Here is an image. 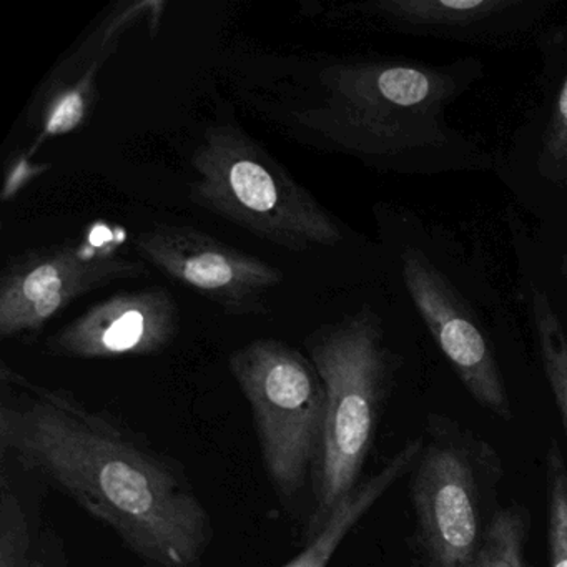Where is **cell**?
<instances>
[{"instance_id":"cell-3","label":"cell","mask_w":567,"mask_h":567,"mask_svg":"<svg viewBox=\"0 0 567 567\" xmlns=\"http://www.w3.org/2000/svg\"><path fill=\"white\" fill-rule=\"evenodd\" d=\"M305 348L327 391L323 450L313 480L311 536L363 481L361 474L390 391L393 357L384 343L381 318L370 307L321 324L308 334Z\"/></svg>"},{"instance_id":"cell-17","label":"cell","mask_w":567,"mask_h":567,"mask_svg":"<svg viewBox=\"0 0 567 567\" xmlns=\"http://www.w3.org/2000/svg\"><path fill=\"white\" fill-rule=\"evenodd\" d=\"M549 567H567V464L556 440L546 454Z\"/></svg>"},{"instance_id":"cell-11","label":"cell","mask_w":567,"mask_h":567,"mask_svg":"<svg viewBox=\"0 0 567 567\" xmlns=\"http://www.w3.org/2000/svg\"><path fill=\"white\" fill-rule=\"evenodd\" d=\"M158 6L162 2L121 6L87 41L79 45L78 51L58 65L32 107V121L39 131L32 151H38L49 138L72 134L91 118L97 105V82L102 68L131 29L144 19L162 14V9L148 12Z\"/></svg>"},{"instance_id":"cell-2","label":"cell","mask_w":567,"mask_h":567,"mask_svg":"<svg viewBox=\"0 0 567 567\" xmlns=\"http://www.w3.org/2000/svg\"><path fill=\"white\" fill-rule=\"evenodd\" d=\"M474 69V62L331 65L321 74V101L295 112V118L331 147L374 167L424 171L423 162L444 164L451 152L470 151L447 124L446 111L473 81Z\"/></svg>"},{"instance_id":"cell-10","label":"cell","mask_w":567,"mask_h":567,"mask_svg":"<svg viewBox=\"0 0 567 567\" xmlns=\"http://www.w3.org/2000/svg\"><path fill=\"white\" fill-rule=\"evenodd\" d=\"M181 330V310L167 288L121 291L92 305L45 343L71 360L147 357L165 350Z\"/></svg>"},{"instance_id":"cell-5","label":"cell","mask_w":567,"mask_h":567,"mask_svg":"<svg viewBox=\"0 0 567 567\" xmlns=\"http://www.w3.org/2000/svg\"><path fill=\"white\" fill-rule=\"evenodd\" d=\"M411 470L417 567H473L496 511V451L451 417H427Z\"/></svg>"},{"instance_id":"cell-15","label":"cell","mask_w":567,"mask_h":567,"mask_svg":"<svg viewBox=\"0 0 567 567\" xmlns=\"http://www.w3.org/2000/svg\"><path fill=\"white\" fill-rule=\"evenodd\" d=\"M530 313L544 373L553 391L567 440V334L544 291H534Z\"/></svg>"},{"instance_id":"cell-4","label":"cell","mask_w":567,"mask_h":567,"mask_svg":"<svg viewBox=\"0 0 567 567\" xmlns=\"http://www.w3.org/2000/svg\"><path fill=\"white\" fill-rule=\"evenodd\" d=\"M192 167L190 200L268 244L305 254L343 240L317 198L237 125L208 128Z\"/></svg>"},{"instance_id":"cell-18","label":"cell","mask_w":567,"mask_h":567,"mask_svg":"<svg viewBox=\"0 0 567 567\" xmlns=\"http://www.w3.org/2000/svg\"><path fill=\"white\" fill-rule=\"evenodd\" d=\"M540 167L556 181L567 178V78L560 85L549 125L543 138Z\"/></svg>"},{"instance_id":"cell-12","label":"cell","mask_w":567,"mask_h":567,"mask_svg":"<svg viewBox=\"0 0 567 567\" xmlns=\"http://www.w3.org/2000/svg\"><path fill=\"white\" fill-rule=\"evenodd\" d=\"M530 8L524 0H377L350 9L406 34L473 42L526 22Z\"/></svg>"},{"instance_id":"cell-7","label":"cell","mask_w":567,"mask_h":567,"mask_svg":"<svg viewBox=\"0 0 567 567\" xmlns=\"http://www.w3.org/2000/svg\"><path fill=\"white\" fill-rule=\"evenodd\" d=\"M147 275L142 261L87 245H55L19 255L0 277V337L38 334L79 298Z\"/></svg>"},{"instance_id":"cell-6","label":"cell","mask_w":567,"mask_h":567,"mask_svg":"<svg viewBox=\"0 0 567 567\" xmlns=\"http://www.w3.org/2000/svg\"><path fill=\"white\" fill-rule=\"evenodd\" d=\"M228 370L244 393L261 460L278 497L295 501L317 473L327 426V391L308 354L275 338L237 348Z\"/></svg>"},{"instance_id":"cell-16","label":"cell","mask_w":567,"mask_h":567,"mask_svg":"<svg viewBox=\"0 0 567 567\" xmlns=\"http://www.w3.org/2000/svg\"><path fill=\"white\" fill-rule=\"evenodd\" d=\"M529 514L519 506L499 507L491 520L473 567H530L527 560Z\"/></svg>"},{"instance_id":"cell-1","label":"cell","mask_w":567,"mask_h":567,"mask_svg":"<svg viewBox=\"0 0 567 567\" xmlns=\"http://www.w3.org/2000/svg\"><path fill=\"white\" fill-rule=\"evenodd\" d=\"M0 457L71 497L145 567H202L212 517L184 467L105 410L0 367Z\"/></svg>"},{"instance_id":"cell-13","label":"cell","mask_w":567,"mask_h":567,"mask_svg":"<svg viewBox=\"0 0 567 567\" xmlns=\"http://www.w3.org/2000/svg\"><path fill=\"white\" fill-rule=\"evenodd\" d=\"M0 567H71L64 537L4 466L0 474Z\"/></svg>"},{"instance_id":"cell-19","label":"cell","mask_w":567,"mask_h":567,"mask_svg":"<svg viewBox=\"0 0 567 567\" xmlns=\"http://www.w3.org/2000/svg\"><path fill=\"white\" fill-rule=\"evenodd\" d=\"M563 274H564V277H566V280H567V255H566V257H564V260H563Z\"/></svg>"},{"instance_id":"cell-9","label":"cell","mask_w":567,"mask_h":567,"mask_svg":"<svg viewBox=\"0 0 567 567\" xmlns=\"http://www.w3.org/2000/svg\"><path fill=\"white\" fill-rule=\"evenodd\" d=\"M401 260L408 293L467 393L501 420H513L493 348L463 298L421 251L408 248Z\"/></svg>"},{"instance_id":"cell-8","label":"cell","mask_w":567,"mask_h":567,"mask_svg":"<svg viewBox=\"0 0 567 567\" xmlns=\"http://www.w3.org/2000/svg\"><path fill=\"white\" fill-rule=\"evenodd\" d=\"M134 244L148 265L231 317L267 315L268 293L285 280L274 265L184 225H155Z\"/></svg>"},{"instance_id":"cell-14","label":"cell","mask_w":567,"mask_h":567,"mask_svg":"<svg viewBox=\"0 0 567 567\" xmlns=\"http://www.w3.org/2000/svg\"><path fill=\"white\" fill-rule=\"evenodd\" d=\"M424 437H414L403 444L400 451L393 454L380 471L371 474L358 484L353 493L348 494L333 511H331L323 526L311 534L310 543L293 559L281 567H328L337 554L338 547L344 537L357 527V524L370 513L371 507L404 476L413 470Z\"/></svg>"}]
</instances>
